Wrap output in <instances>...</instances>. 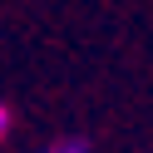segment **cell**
Wrapping results in <instances>:
<instances>
[{
    "mask_svg": "<svg viewBox=\"0 0 153 153\" xmlns=\"http://www.w3.org/2000/svg\"><path fill=\"white\" fill-rule=\"evenodd\" d=\"M5 128H10V114H5V104H0V138H5Z\"/></svg>",
    "mask_w": 153,
    "mask_h": 153,
    "instance_id": "2",
    "label": "cell"
},
{
    "mask_svg": "<svg viewBox=\"0 0 153 153\" xmlns=\"http://www.w3.org/2000/svg\"><path fill=\"white\" fill-rule=\"evenodd\" d=\"M45 153H84V143L79 138H64V143H54V148H45Z\"/></svg>",
    "mask_w": 153,
    "mask_h": 153,
    "instance_id": "1",
    "label": "cell"
}]
</instances>
